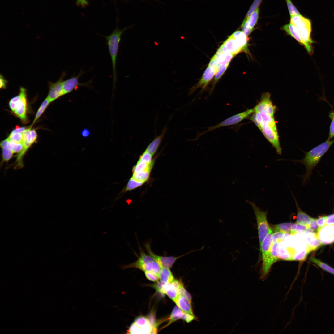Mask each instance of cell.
Listing matches in <instances>:
<instances>
[{
  "label": "cell",
  "instance_id": "obj_1",
  "mask_svg": "<svg viewBox=\"0 0 334 334\" xmlns=\"http://www.w3.org/2000/svg\"><path fill=\"white\" fill-rule=\"evenodd\" d=\"M334 143V139L332 140L328 139L325 142L305 153V156L302 159L291 160L297 163H300L306 167V173L302 176L303 185H305L309 180L313 170Z\"/></svg>",
  "mask_w": 334,
  "mask_h": 334
},
{
  "label": "cell",
  "instance_id": "obj_2",
  "mask_svg": "<svg viewBox=\"0 0 334 334\" xmlns=\"http://www.w3.org/2000/svg\"><path fill=\"white\" fill-rule=\"evenodd\" d=\"M128 28L120 29L116 28L109 35L105 36L111 58L113 77V90L117 82L116 62L121 37L123 33Z\"/></svg>",
  "mask_w": 334,
  "mask_h": 334
},
{
  "label": "cell",
  "instance_id": "obj_3",
  "mask_svg": "<svg viewBox=\"0 0 334 334\" xmlns=\"http://www.w3.org/2000/svg\"><path fill=\"white\" fill-rule=\"evenodd\" d=\"M273 233V231L271 229L262 245V265L261 277L262 279L266 277L271 266L276 262L272 255L271 251L272 244V237Z\"/></svg>",
  "mask_w": 334,
  "mask_h": 334
},
{
  "label": "cell",
  "instance_id": "obj_4",
  "mask_svg": "<svg viewBox=\"0 0 334 334\" xmlns=\"http://www.w3.org/2000/svg\"><path fill=\"white\" fill-rule=\"evenodd\" d=\"M246 201L252 207L256 217L258 226L260 251L261 252L263 242L271 229L267 221V211H263L261 210L259 208L256 206L254 202L248 200H246Z\"/></svg>",
  "mask_w": 334,
  "mask_h": 334
},
{
  "label": "cell",
  "instance_id": "obj_5",
  "mask_svg": "<svg viewBox=\"0 0 334 334\" xmlns=\"http://www.w3.org/2000/svg\"><path fill=\"white\" fill-rule=\"evenodd\" d=\"M255 112L254 108L247 109L246 110L233 115L215 125L208 127L204 131L199 134L196 138L198 139L202 135L218 128L236 124L244 119L250 116Z\"/></svg>",
  "mask_w": 334,
  "mask_h": 334
},
{
  "label": "cell",
  "instance_id": "obj_6",
  "mask_svg": "<svg viewBox=\"0 0 334 334\" xmlns=\"http://www.w3.org/2000/svg\"><path fill=\"white\" fill-rule=\"evenodd\" d=\"M298 29L301 38L304 44V46L310 54L313 52L312 46L313 42L310 36L311 25L310 21L302 16L301 19L296 25Z\"/></svg>",
  "mask_w": 334,
  "mask_h": 334
},
{
  "label": "cell",
  "instance_id": "obj_7",
  "mask_svg": "<svg viewBox=\"0 0 334 334\" xmlns=\"http://www.w3.org/2000/svg\"><path fill=\"white\" fill-rule=\"evenodd\" d=\"M154 161L148 163L139 160L132 169L131 177L136 180L145 183L149 178Z\"/></svg>",
  "mask_w": 334,
  "mask_h": 334
},
{
  "label": "cell",
  "instance_id": "obj_8",
  "mask_svg": "<svg viewBox=\"0 0 334 334\" xmlns=\"http://www.w3.org/2000/svg\"><path fill=\"white\" fill-rule=\"evenodd\" d=\"M145 247L148 254L159 264L161 268H165L170 269L178 259L195 251H200L203 249V246L199 249L191 250L184 255L178 257L164 256L158 255L152 250L151 246L149 244L145 245Z\"/></svg>",
  "mask_w": 334,
  "mask_h": 334
},
{
  "label": "cell",
  "instance_id": "obj_9",
  "mask_svg": "<svg viewBox=\"0 0 334 334\" xmlns=\"http://www.w3.org/2000/svg\"><path fill=\"white\" fill-rule=\"evenodd\" d=\"M152 327L148 319L141 316L136 318L129 328V334H150Z\"/></svg>",
  "mask_w": 334,
  "mask_h": 334
},
{
  "label": "cell",
  "instance_id": "obj_10",
  "mask_svg": "<svg viewBox=\"0 0 334 334\" xmlns=\"http://www.w3.org/2000/svg\"><path fill=\"white\" fill-rule=\"evenodd\" d=\"M85 72L81 70L76 76H72L70 78L63 81V95L69 93L74 90H76L80 86H85L90 88L92 80L85 83H80L79 81V77Z\"/></svg>",
  "mask_w": 334,
  "mask_h": 334
},
{
  "label": "cell",
  "instance_id": "obj_11",
  "mask_svg": "<svg viewBox=\"0 0 334 334\" xmlns=\"http://www.w3.org/2000/svg\"><path fill=\"white\" fill-rule=\"evenodd\" d=\"M243 51L236 40L231 35L222 44L218 49V54H230L237 55Z\"/></svg>",
  "mask_w": 334,
  "mask_h": 334
},
{
  "label": "cell",
  "instance_id": "obj_12",
  "mask_svg": "<svg viewBox=\"0 0 334 334\" xmlns=\"http://www.w3.org/2000/svg\"><path fill=\"white\" fill-rule=\"evenodd\" d=\"M254 108L255 111L264 109L273 117H274L276 109V106L272 104L270 94L268 92H264L262 94L259 101Z\"/></svg>",
  "mask_w": 334,
  "mask_h": 334
},
{
  "label": "cell",
  "instance_id": "obj_13",
  "mask_svg": "<svg viewBox=\"0 0 334 334\" xmlns=\"http://www.w3.org/2000/svg\"><path fill=\"white\" fill-rule=\"evenodd\" d=\"M19 99L16 103L15 114L23 122L27 120V101L26 99V90L23 87L20 89Z\"/></svg>",
  "mask_w": 334,
  "mask_h": 334
},
{
  "label": "cell",
  "instance_id": "obj_14",
  "mask_svg": "<svg viewBox=\"0 0 334 334\" xmlns=\"http://www.w3.org/2000/svg\"><path fill=\"white\" fill-rule=\"evenodd\" d=\"M66 75L63 72L58 81L54 83L49 82V91L47 97L50 102L53 101L60 96L63 95V79Z\"/></svg>",
  "mask_w": 334,
  "mask_h": 334
},
{
  "label": "cell",
  "instance_id": "obj_15",
  "mask_svg": "<svg viewBox=\"0 0 334 334\" xmlns=\"http://www.w3.org/2000/svg\"><path fill=\"white\" fill-rule=\"evenodd\" d=\"M317 234L321 244L334 242V225H325L318 231Z\"/></svg>",
  "mask_w": 334,
  "mask_h": 334
},
{
  "label": "cell",
  "instance_id": "obj_16",
  "mask_svg": "<svg viewBox=\"0 0 334 334\" xmlns=\"http://www.w3.org/2000/svg\"><path fill=\"white\" fill-rule=\"evenodd\" d=\"M217 71V70L208 66L200 81L191 88L190 93L193 92L199 87L202 88V90L204 89Z\"/></svg>",
  "mask_w": 334,
  "mask_h": 334
},
{
  "label": "cell",
  "instance_id": "obj_17",
  "mask_svg": "<svg viewBox=\"0 0 334 334\" xmlns=\"http://www.w3.org/2000/svg\"><path fill=\"white\" fill-rule=\"evenodd\" d=\"M308 249L310 252L317 249L321 245L317 233L308 229L304 232Z\"/></svg>",
  "mask_w": 334,
  "mask_h": 334
},
{
  "label": "cell",
  "instance_id": "obj_18",
  "mask_svg": "<svg viewBox=\"0 0 334 334\" xmlns=\"http://www.w3.org/2000/svg\"><path fill=\"white\" fill-rule=\"evenodd\" d=\"M191 302L184 296L178 295L175 303L182 311L195 316L193 312Z\"/></svg>",
  "mask_w": 334,
  "mask_h": 334
},
{
  "label": "cell",
  "instance_id": "obj_19",
  "mask_svg": "<svg viewBox=\"0 0 334 334\" xmlns=\"http://www.w3.org/2000/svg\"><path fill=\"white\" fill-rule=\"evenodd\" d=\"M167 130V128L165 127L161 134L160 135L155 137L154 139L148 145L145 151L153 156L158 148Z\"/></svg>",
  "mask_w": 334,
  "mask_h": 334
},
{
  "label": "cell",
  "instance_id": "obj_20",
  "mask_svg": "<svg viewBox=\"0 0 334 334\" xmlns=\"http://www.w3.org/2000/svg\"><path fill=\"white\" fill-rule=\"evenodd\" d=\"M292 194L295 200L297 209L296 222L300 224L305 225L308 227L310 222L311 217L301 209L298 205L296 199L292 192Z\"/></svg>",
  "mask_w": 334,
  "mask_h": 334
},
{
  "label": "cell",
  "instance_id": "obj_21",
  "mask_svg": "<svg viewBox=\"0 0 334 334\" xmlns=\"http://www.w3.org/2000/svg\"><path fill=\"white\" fill-rule=\"evenodd\" d=\"M231 35L237 41L243 52L247 53L248 42L249 40L247 36L242 32L240 31L235 32Z\"/></svg>",
  "mask_w": 334,
  "mask_h": 334
},
{
  "label": "cell",
  "instance_id": "obj_22",
  "mask_svg": "<svg viewBox=\"0 0 334 334\" xmlns=\"http://www.w3.org/2000/svg\"><path fill=\"white\" fill-rule=\"evenodd\" d=\"M282 29L288 34L295 38L300 44L304 45V43L300 36L299 31L297 27L290 23L284 25L282 27Z\"/></svg>",
  "mask_w": 334,
  "mask_h": 334
},
{
  "label": "cell",
  "instance_id": "obj_23",
  "mask_svg": "<svg viewBox=\"0 0 334 334\" xmlns=\"http://www.w3.org/2000/svg\"><path fill=\"white\" fill-rule=\"evenodd\" d=\"M178 289L171 283H164L163 287V295L166 294L175 302L178 296Z\"/></svg>",
  "mask_w": 334,
  "mask_h": 334
},
{
  "label": "cell",
  "instance_id": "obj_24",
  "mask_svg": "<svg viewBox=\"0 0 334 334\" xmlns=\"http://www.w3.org/2000/svg\"><path fill=\"white\" fill-rule=\"evenodd\" d=\"M160 281L164 283H172L175 280L169 268H162L159 274Z\"/></svg>",
  "mask_w": 334,
  "mask_h": 334
},
{
  "label": "cell",
  "instance_id": "obj_25",
  "mask_svg": "<svg viewBox=\"0 0 334 334\" xmlns=\"http://www.w3.org/2000/svg\"><path fill=\"white\" fill-rule=\"evenodd\" d=\"M217 59L218 68L219 69L222 65L230 63L231 59L235 55L230 54H215Z\"/></svg>",
  "mask_w": 334,
  "mask_h": 334
},
{
  "label": "cell",
  "instance_id": "obj_26",
  "mask_svg": "<svg viewBox=\"0 0 334 334\" xmlns=\"http://www.w3.org/2000/svg\"><path fill=\"white\" fill-rule=\"evenodd\" d=\"M293 224L291 223H284L276 225L274 227L273 231L274 233L280 232L284 234L290 233Z\"/></svg>",
  "mask_w": 334,
  "mask_h": 334
},
{
  "label": "cell",
  "instance_id": "obj_27",
  "mask_svg": "<svg viewBox=\"0 0 334 334\" xmlns=\"http://www.w3.org/2000/svg\"><path fill=\"white\" fill-rule=\"evenodd\" d=\"M310 260L323 270L334 275V268L332 267L314 257H311Z\"/></svg>",
  "mask_w": 334,
  "mask_h": 334
},
{
  "label": "cell",
  "instance_id": "obj_28",
  "mask_svg": "<svg viewBox=\"0 0 334 334\" xmlns=\"http://www.w3.org/2000/svg\"><path fill=\"white\" fill-rule=\"evenodd\" d=\"M184 313V312L182 311L177 306H176L171 314L169 322L167 326L177 320L180 319H182Z\"/></svg>",
  "mask_w": 334,
  "mask_h": 334
},
{
  "label": "cell",
  "instance_id": "obj_29",
  "mask_svg": "<svg viewBox=\"0 0 334 334\" xmlns=\"http://www.w3.org/2000/svg\"><path fill=\"white\" fill-rule=\"evenodd\" d=\"M144 183L138 182L132 177L129 179L126 188L122 191H131L142 186Z\"/></svg>",
  "mask_w": 334,
  "mask_h": 334
},
{
  "label": "cell",
  "instance_id": "obj_30",
  "mask_svg": "<svg viewBox=\"0 0 334 334\" xmlns=\"http://www.w3.org/2000/svg\"><path fill=\"white\" fill-rule=\"evenodd\" d=\"M259 8H257L246 19L250 27L253 28L257 23L259 17Z\"/></svg>",
  "mask_w": 334,
  "mask_h": 334
},
{
  "label": "cell",
  "instance_id": "obj_31",
  "mask_svg": "<svg viewBox=\"0 0 334 334\" xmlns=\"http://www.w3.org/2000/svg\"><path fill=\"white\" fill-rule=\"evenodd\" d=\"M308 229V228L307 226L296 222L293 224L291 227L290 233L292 234L297 233H302L306 231Z\"/></svg>",
  "mask_w": 334,
  "mask_h": 334
},
{
  "label": "cell",
  "instance_id": "obj_32",
  "mask_svg": "<svg viewBox=\"0 0 334 334\" xmlns=\"http://www.w3.org/2000/svg\"><path fill=\"white\" fill-rule=\"evenodd\" d=\"M2 163L7 162L13 157L14 153L11 150L6 147L2 148Z\"/></svg>",
  "mask_w": 334,
  "mask_h": 334
},
{
  "label": "cell",
  "instance_id": "obj_33",
  "mask_svg": "<svg viewBox=\"0 0 334 334\" xmlns=\"http://www.w3.org/2000/svg\"><path fill=\"white\" fill-rule=\"evenodd\" d=\"M50 102L47 97L43 101L37 110L35 117L33 121V124L43 113Z\"/></svg>",
  "mask_w": 334,
  "mask_h": 334
},
{
  "label": "cell",
  "instance_id": "obj_34",
  "mask_svg": "<svg viewBox=\"0 0 334 334\" xmlns=\"http://www.w3.org/2000/svg\"><path fill=\"white\" fill-rule=\"evenodd\" d=\"M229 64V63L221 66L218 69V71L216 73L213 80V84L211 89L212 90L215 84L221 77L226 70Z\"/></svg>",
  "mask_w": 334,
  "mask_h": 334
},
{
  "label": "cell",
  "instance_id": "obj_35",
  "mask_svg": "<svg viewBox=\"0 0 334 334\" xmlns=\"http://www.w3.org/2000/svg\"><path fill=\"white\" fill-rule=\"evenodd\" d=\"M8 138L9 140L16 143H23V133H11Z\"/></svg>",
  "mask_w": 334,
  "mask_h": 334
},
{
  "label": "cell",
  "instance_id": "obj_36",
  "mask_svg": "<svg viewBox=\"0 0 334 334\" xmlns=\"http://www.w3.org/2000/svg\"><path fill=\"white\" fill-rule=\"evenodd\" d=\"M263 0H254L248 11L243 21L247 19L252 13L260 5Z\"/></svg>",
  "mask_w": 334,
  "mask_h": 334
},
{
  "label": "cell",
  "instance_id": "obj_37",
  "mask_svg": "<svg viewBox=\"0 0 334 334\" xmlns=\"http://www.w3.org/2000/svg\"><path fill=\"white\" fill-rule=\"evenodd\" d=\"M285 0L287 4L288 11L290 15H295L301 14L290 0Z\"/></svg>",
  "mask_w": 334,
  "mask_h": 334
},
{
  "label": "cell",
  "instance_id": "obj_38",
  "mask_svg": "<svg viewBox=\"0 0 334 334\" xmlns=\"http://www.w3.org/2000/svg\"><path fill=\"white\" fill-rule=\"evenodd\" d=\"M308 250H305L295 254L292 259V260L303 261L306 258L308 254L310 253Z\"/></svg>",
  "mask_w": 334,
  "mask_h": 334
},
{
  "label": "cell",
  "instance_id": "obj_39",
  "mask_svg": "<svg viewBox=\"0 0 334 334\" xmlns=\"http://www.w3.org/2000/svg\"><path fill=\"white\" fill-rule=\"evenodd\" d=\"M329 117L331 120L329 132L328 139L330 140L334 137V111L330 113Z\"/></svg>",
  "mask_w": 334,
  "mask_h": 334
},
{
  "label": "cell",
  "instance_id": "obj_40",
  "mask_svg": "<svg viewBox=\"0 0 334 334\" xmlns=\"http://www.w3.org/2000/svg\"><path fill=\"white\" fill-rule=\"evenodd\" d=\"M241 28H242V32L247 36L249 35L254 30L253 28L250 27L247 20L242 22Z\"/></svg>",
  "mask_w": 334,
  "mask_h": 334
},
{
  "label": "cell",
  "instance_id": "obj_41",
  "mask_svg": "<svg viewBox=\"0 0 334 334\" xmlns=\"http://www.w3.org/2000/svg\"><path fill=\"white\" fill-rule=\"evenodd\" d=\"M152 155L145 151L140 156L139 160L148 163L152 162Z\"/></svg>",
  "mask_w": 334,
  "mask_h": 334
},
{
  "label": "cell",
  "instance_id": "obj_42",
  "mask_svg": "<svg viewBox=\"0 0 334 334\" xmlns=\"http://www.w3.org/2000/svg\"><path fill=\"white\" fill-rule=\"evenodd\" d=\"M178 295H183L190 302H191V296L185 289L182 283L180 285L178 289Z\"/></svg>",
  "mask_w": 334,
  "mask_h": 334
},
{
  "label": "cell",
  "instance_id": "obj_43",
  "mask_svg": "<svg viewBox=\"0 0 334 334\" xmlns=\"http://www.w3.org/2000/svg\"><path fill=\"white\" fill-rule=\"evenodd\" d=\"M145 274L147 278L152 281H157L159 279V275L153 272H145Z\"/></svg>",
  "mask_w": 334,
  "mask_h": 334
},
{
  "label": "cell",
  "instance_id": "obj_44",
  "mask_svg": "<svg viewBox=\"0 0 334 334\" xmlns=\"http://www.w3.org/2000/svg\"><path fill=\"white\" fill-rule=\"evenodd\" d=\"M308 229L317 233L319 230V226L317 222V219L311 218L310 222L308 226Z\"/></svg>",
  "mask_w": 334,
  "mask_h": 334
},
{
  "label": "cell",
  "instance_id": "obj_45",
  "mask_svg": "<svg viewBox=\"0 0 334 334\" xmlns=\"http://www.w3.org/2000/svg\"><path fill=\"white\" fill-rule=\"evenodd\" d=\"M208 66L213 68L217 71H218L219 69L218 68L217 58L215 54L211 58L208 64Z\"/></svg>",
  "mask_w": 334,
  "mask_h": 334
},
{
  "label": "cell",
  "instance_id": "obj_46",
  "mask_svg": "<svg viewBox=\"0 0 334 334\" xmlns=\"http://www.w3.org/2000/svg\"><path fill=\"white\" fill-rule=\"evenodd\" d=\"M326 216H322L317 219V222L319 228V230L326 225Z\"/></svg>",
  "mask_w": 334,
  "mask_h": 334
},
{
  "label": "cell",
  "instance_id": "obj_47",
  "mask_svg": "<svg viewBox=\"0 0 334 334\" xmlns=\"http://www.w3.org/2000/svg\"><path fill=\"white\" fill-rule=\"evenodd\" d=\"M164 283L161 281H157L153 285L154 287L159 292L162 294L163 295V287Z\"/></svg>",
  "mask_w": 334,
  "mask_h": 334
},
{
  "label": "cell",
  "instance_id": "obj_48",
  "mask_svg": "<svg viewBox=\"0 0 334 334\" xmlns=\"http://www.w3.org/2000/svg\"><path fill=\"white\" fill-rule=\"evenodd\" d=\"M326 225H334V214L326 216Z\"/></svg>",
  "mask_w": 334,
  "mask_h": 334
},
{
  "label": "cell",
  "instance_id": "obj_49",
  "mask_svg": "<svg viewBox=\"0 0 334 334\" xmlns=\"http://www.w3.org/2000/svg\"><path fill=\"white\" fill-rule=\"evenodd\" d=\"M8 81L3 77L1 74L0 75V89H5L6 88Z\"/></svg>",
  "mask_w": 334,
  "mask_h": 334
},
{
  "label": "cell",
  "instance_id": "obj_50",
  "mask_svg": "<svg viewBox=\"0 0 334 334\" xmlns=\"http://www.w3.org/2000/svg\"><path fill=\"white\" fill-rule=\"evenodd\" d=\"M30 134L32 142L33 143L36 141L37 138V134L34 129H31L30 131Z\"/></svg>",
  "mask_w": 334,
  "mask_h": 334
},
{
  "label": "cell",
  "instance_id": "obj_51",
  "mask_svg": "<svg viewBox=\"0 0 334 334\" xmlns=\"http://www.w3.org/2000/svg\"><path fill=\"white\" fill-rule=\"evenodd\" d=\"M81 134L83 137L86 138L90 135L91 132L88 128H84L81 131Z\"/></svg>",
  "mask_w": 334,
  "mask_h": 334
},
{
  "label": "cell",
  "instance_id": "obj_52",
  "mask_svg": "<svg viewBox=\"0 0 334 334\" xmlns=\"http://www.w3.org/2000/svg\"><path fill=\"white\" fill-rule=\"evenodd\" d=\"M26 129L25 127H19L17 126L16 128L13 130L11 133H23L24 131Z\"/></svg>",
  "mask_w": 334,
  "mask_h": 334
},
{
  "label": "cell",
  "instance_id": "obj_53",
  "mask_svg": "<svg viewBox=\"0 0 334 334\" xmlns=\"http://www.w3.org/2000/svg\"><path fill=\"white\" fill-rule=\"evenodd\" d=\"M77 4L82 7H84L88 4V2L86 0H76Z\"/></svg>",
  "mask_w": 334,
  "mask_h": 334
},
{
  "label": "cell",
  "instance_id": "obj_54",
  "mask_svg": "<svg viewBox=\"0 0 334 334\" xmlns=\"http://www.w3.org/2000/svg\"><path fill=\"white\" fill-rule=\"evenodd\" d=\"M16 103L14 102L11 101H10L9 102V105L11 109L13 112H14L15 111L16 108Z\"/></svg>",
  "mask_w": 334,
  "mask_h": 334
}]
</instances>
